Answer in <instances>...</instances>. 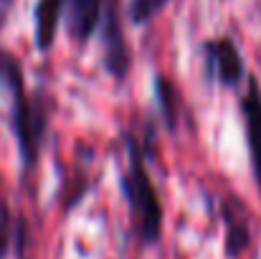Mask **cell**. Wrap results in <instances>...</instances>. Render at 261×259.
Returning a JSON list of instances; mask_svg holds the SVG:
<instances>
[{"instance_id": "1", "label": "cell", "mask_w": 261, "mask_h": 259, "mask_svg": "<svg viewBox=\"0 0 261 259\" xmlns=\"http://www.w3.org/2000/svg\"><path fill=\"white\" fill-rule=\"evenodd\" d=\"M0 89L8 97L10 130L15 135L20 166L31 173L38 166L41 145L48 132V102L41 94H28L23 66L5 49H0Z\"/></svg>"}, {"instance_id": "2", "label": "cell", "mask_w": 261, "mask_h": 259, "mask_svg": "<svg viewBox=\"0 0 261 259\" xmlns=\"http://www.w3.org/2000/svg\"><path fill=\"white\" fill-rule=\"evenodd\" d=\"M127 171L122 173V196L127 201L132 234L140 244H158L163 237V203L158 196V188L147 171V153L145 148L127 135Z\"/></svg>"}, {"instance_id": "3", "label": "cell", "mask_w": 261, "mask_h": 259, "mask_svg": "<svg viewBox=\"0 0 261 259\" xmlns=\"http://www.w3.org/2000/svg\"><path fill=\"white\" fill-rule=\"evenodd\" d=\"M99 26H101V66L112 79L124 82L132 72V51L124 36L119 0H107Z\"/></svg>"}, {"instance_id": "4", "label": "cell", "mask_w": 261, "mask_h": 259, "mask_svg": "<svg viewBox=\"0 0 261 259\" xmlns=\"http://www.w3.org/2000/svg\"><path fill=\"white\" fill-rule=\"evenodd\" d=\"M203 56H205L208 82H218L226 89H239L246 82V64L231 36H218V38L205 41Z\"/></svg>"}, {"instance_id": "5", "label": "cell", "mask_w": 261, "mask_h": 259, "mask_svg": "<svg viewBox=\"0 0 261 259\" xmlns=\"http://www.w3.org/2000/svg\"><path fill=\"white\" fill-rule=\"evenodd\" d=\"M241 120H244V132H246V148L251 158V171L261 196V86L256 79L246 82V91L241 94L239 102Z\"/></svg>"}, {"instance_id": "6", "label": "cell", "mask_w": 261, "mask_h": 259, "mask_svg": "<svg viewBox=\"0 0 261 259\" xmlns=\"http://www.w3.org/2000/svg\"><path fill=\"white\" fill-rule=\"evenodd\" d=\"M107 0H66V28L74 43L87 46L101 23Z\"/></svg>"}, {"instance_id": "7", "label": "cell", "mask_w": 261, "mask_h": 259, "mask_svg": "<svg viewBox=\"0 0 261 259\" xmlns=\"http://www.w3.org/2000/svg\"><path fill=\"white\" fill-rule=\"evenodd\" d=\"M221 214H223V226H226V242H223L226 257L239 259L249 247H251V226H249V216H246V211L241 208V203H239L236 198L223 201Z\"/></svg>"}, {"instance_id": "8", "label": "cell", "mask_w": 261, "mask_h": 259, "mask_svg": "<svg viewBox=\"0 0 261 259\" xmlns=\"http://www.w3.org/2000/svg\"><path fill=\"white\" fill-rule=\"evenodd\" d=\"M66 0H36L33 8V38L38 51H48L56 41Z\"/></svg>"}, {"instance_id": "9", "label": "cell", "mask_w": 261, "mask_h": 259, "mask_svg": "<svg viewBox=\"0 0 261 259\" xmlns=\"http://www.w3.org/2000/svg\"><path fill=\"white\" fill-rule=\"evenodd\" d=\"M155 99H158V107H160V117L165 122V127L175 132L177 130V114H180V94L175 84L163 77V74H155Z\"/></svg>"}, {"instance_id": "10", "label": "cell", "mask_w": 261, "mask_h": 259, "mask_svg": "<svg viewBox=\"0 0 261 259\" xmlns=\"http://www.w3.org/2000/svg\"><path fill=\"white\" fill-rule=\"evenodd\" d=\"M25 219H13L10 216V208H8V201H5V193L0 188V259L8 257L10 247H15V237H18V229Z\"/></svg>"}, {"instance_id": "11", "label": "cell", "mask_w": 261, "mask_h": 259, "mask_svg": "<svg viewBox=\"0 0 261 259\" xmlns=\"http://www.w3.org/2000/svg\"><path fill=\"white\" fill-rule=\"evenodd\" d=\"M173 0H129L127 5V13H129V20L135 26H145L150 20H155Z\"/></svg>"}]
</instances>
